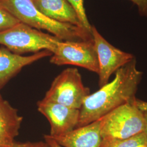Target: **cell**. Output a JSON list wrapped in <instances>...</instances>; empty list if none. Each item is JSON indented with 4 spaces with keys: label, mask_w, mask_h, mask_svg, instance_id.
Returning <instances> with one entry per match:
<instances>
[{
    "label": "cell",
    "mask_w": 147,
    "mask_h": 147,
    "mask_svg": "<svg viewBox=\"0 0 147 147\" xmlns=\"http://www.w3.org/2000/svg\"><path fill=\"white\" fill-rule=\"evenodd\" d=\"M115 73L112 81L86 98L80 109L76 128L97 121L117 107L136 99L142 73L137 69L135 58Z\"/></svg>",
    "instance_id": "cell-1"
},
{
    "label": "cell",
    "mask_w": 147,
    "mask_h": 147,
    "mask_svg": "<svg viewBox=\"0 0 147 147\" xmlns=\"http://www.w3.org/2000/svg\"><path fill=\"white\" fill-rule=\"evenodd\" d=\"M0 5L19 21L37 30H44L63 41L93 40L84 28L55 21L43 14L31 0H0Z\"/></svg>",
    "instance_id": "cell-2"
},
{
    "label": "cell",
    "mask_w": 147,
    "mask_h": 147,
    "mask_svg": "<svg viewBox=\"0 0 147 147\" xmlns=\"http://www.w3.org/2000/svg\"><path fill=\"white\" fill-rule=\"evenodd\" d=\"M61 40L54 36L38 31L21 22L0 32V44L19 55L42 50H48L53 53Z\"/></svg>",
    "instance_id": "cell-3"
},
{
    "label": "cell",
    "mask_w": 147,
    "mask_h": 147,
    "mask_svg": "<svg viewBox=\"0 0 147 147\" xmlns=\"http://www.w3.org/2000/svg\"><path fill=\"white\" fill-rule=\"evenodd\" d=\"M135 100L121 105L102 117V138L126 139L144 131V113L137 107Z\"/></svg>",
    "instance_id": "cell-4"
},
{
    "label": "cell",
    "mask_w": 147,
    "mask_h": 147,
    "mask_svg": "<svg viewBox=\"0 0 147 147\" xmlns=\"http://www.w3.org/2000/svg\"><path fill=\"white\" fill-rule=\"evenodd\" d=\"M89 94L90 90L83 84L78 70L69 68L53 80L42 99L80 110Z\"/></svg>",
    "instance_id": "cell-5"
},
{
    "label": "cell",
    "mask_w": 147,
    "mask_h": 147,
    "mask_svg": "<svg viewBox=\"0 0 147 147\" xmlns=\"http://www.w3.org/2000/svg\"><path fill=\"white\" fill-rule=\"evenodd\" d=\"M57 65H73L99 73V62L93 39L86 41H63L58 42L50 58Z\"/></svg>",
    "instance_id": "cell-6"
},
{
    "label": "cell",
    "mask_w": 147,
    "mask_h": 147,
    "mask_svg": "<svg viewBox=\"0 0 147 147\" xmlns=\"http://www.w3.org/2000/svg\"><path fill=\"white\" fill-rule=\"evenodd\" d=\"M91 32L99 62V85L101 87L108 83L112 74L135 57L111 45L94 26H92Z\"/></svg>",
    "instance_id": "cell-7"
},
{
    "label": "cell",
    "mask_w": 147,
    "mask_h": 147,
    "mask_svg": "<svg viewBox=\"0 0 147 147\" xmlns=\"http://www.w3.org/2000/svg\"><path fill=\"white\" fill-rule=\"evenodd\" d=\"M37 107L39 112L49 121L51 136H59L76 128L80 117L79 109L43 99L37 102Z\"/></svg>",
    "instance_id": "cell-8"
},
{
    "label": "cell",
    "mask_w": 147,
    "mask_h": 147,
    "mask_svg": "<svg viewBox=\"0 0 147 147\" xmlns=\"http://www.w3.org/2000/svg\"><path fill=\"white\" fill-rule=\"evenodd\" d=\"M101 123L102 118L62 135L50 136L62 147H100Z\"/></svg>",
    "instance_id": "cell-9"
},
{
    "label": "cell",
    "mask_w": 147,
    "mask_h": 147,
    "mask_svg": "<svg viewBox=\"0 0 147 147\" xmlns=\"http://www.w3.org/2000/svg\"><path fill=\"white\" fill-rule=\"evenodd\" d=\"M52 55L51 51L42 50L31 56H23L11 52L5 47H0V89L24 67Z\"/></svg>",
    "instance_id": "cell-10"
},
{
    "label": "cell",
    "mask_w": 147,
    "mask_h": 147,
    "mask_svg": "<svg viewBox=\"0 0 147 147\" xmlns=\"http://www.w3.org/2000/svg\"><path fill=\"white\" fill-rule=\"evenodd\" d=\"M31 1L37 9L48 18L59 22L84 28L76 11L67 0Z\"/></svg>",
    "instance_id": "cell-11"
},
{
    "label": "cell",
    "mask_w": 147,
    "mask_h": 147,
    "mask_svg": "<svg viewBox=\"0 0 147 147\" xmlns=\"http://www.w3.org/2000/svg\"><path fill=\"white\" fill-rule=\"evenodd\" d=\"M22 121L18 111L0 96V137L13 143L19 134Z\"/></svg>",
    "instance_id": "cell-12"
},
{
    "label": "cell",
    "mask_w": 147,
    "mask_h": 147,
    "mask_svg": "<svg viewBox=\"0 0 147 147\" xmlns=\"http://www.w3.org/2000/svg\"><path fill=\"white\" fill-rule=\"evenodd\" d=\"M100 147H147V138L143 132L126 139L102 138Z\"/></svg>",
    "instance_id": "cell-13"
},
{
    "label": "cell",
    "mask_w": 147,
    "mask_h": 147,
    "mask_svg": "<svg viewBox=\"0 0 147 147\" xmlns=\"http://www.w3.org/2000/svg\"><path fill=\"white\" fill-rule=\"evenodd\" d=\"M76 11L82 26L84 29L92 33V25L90 24L84 9V0H67Z\"/></svg>",
    "instance_id": "cell-14"
},
{
    "label": "cell",
    "mask_w": 147,
    "mask_h": 147,
    "mask_svg": "<svg viewBox=\"0 0 147 147\" xmlns=\"http://www.w3.org/2000/svg\"><path fill=\"white\" fill-rule=\"evenodd\" d=\"M20 22L0 5V32L3 31Z\"/></svg>",
    "instance_id": "cell-15"
},
{
    "label": "cell",
    "mask_w": 147,
    "mask_h": 147,
    "mask_svg": "<svg viewBox=\"0 0 147 147\" xmlns=\"http://www.w3.org/2000/svg\"><path fill=\"white\" fill-rule=\"evenodd\" d=\"M136 5L139 14L143 17L147 18V0H129Z\"/></svg>",
    "instance_id": "cell-16"
},
{
    "label": "cell",
    "mask_w": 147,
    "mask_h": 147,
    "mask_svg": "<svg viewBox=\"0 0 147 147\" xmlns=\"http://www.w3.org/2000/svg\"><path fill=\"white\" fill-rule=\"evenodd\" d=\"M17 147H51L47 142H26L18 143Z\"/></svg>",
    "instance_id": "cell-17"
},
{
    "label": "cell",
    "mask_w": 147,
    "mask_h": 147,
    "mask_svg": "<svg viewBox=\"0 0 147 147\" xmlns=\"http://www.w3.org/2000/svg\"><path fill=\"white\" fill-rule=\"evenodd\" d=\"M135 104L137 107L143 112L147 111V102L136 99Z\"/></svg>",
    "instance_id": "cell-18"
},
{
    "label": "cell",
    "mask_w": 147,
    "mask_h": 147,
    "mask_svg": "<svg viewBox=\"0 0 147 147\" xmlns=\"http://www.w3.org/2000/svg\"><path fill=\"white\" fill-rule=\"evenodd\" d=\"M44 139L45 140V142L51 147H62L59 144H58V143L56 142L50 135H45Z\"/></svg>",
    "instance_id": "cell-19"
},
{
    "label": "cell",
    "mask_w": 147,
    "mask_h": 147,
    "mask_svg": "<svg viewBox=\"0 0 147 147\" xmlns=\"http://www.w3.org/2000/svg\"><path fill=\"white\" fill-rule=\"evenodd\" d=\"M11 143L7 142L5 140L0 137V147H10L13 144V143Z\"/></svg>",
    "instance_id": "cell-20"
},
{
    "label": "cell",
    "mask_w": 147,
    "mask_h": 147,
    "mask_svg": "<svg viewBox=\"0 0 147 147\" xmlns=\"http://www.w3.org/2000/svg\"><path fill=\"white\" fill-rule=\"evenodd\" d=\"M144 116H145V118H146V129H145V130L144 132L145 133V135H146V136L147 138V111L146 112H144Z\"/></svg>",
    "instance_id": "cell-21"
},
{
    "label": "cell",
    "mask_w": 147,
    "mask_h": 147,
    "mask_svg": "<svg viewBox=\"0 0 147 147\" xmlns=\"http://www.w3.org/2000/svg\"><path fill=\"white\" fill-rule=\"evenodd\" d=\"M18 147V143H16V142H14V143H13V146H11V147Z\"/></svg>",
    "instance_id": "cell-22"
},
{
    "label": "cell",
    "mask_w": 147,
    "mask_h": 147,
    "mask_svg": "<svg viewBox=\"0 0 147 147\" xmlns=\"http://www.w3.org/2000/svg\"><path fill=\"white\" fill-rule=\"evenodd\" d=\"M12 146H13V145H12Z\"/></svg>",
    "instance_id": "cell-23"
},
{
    "label": "cell",
    "mask_w": 147,
    "mask_h": 147,
    "mask_svg": "<svg viewBox=\"0 0 147 147\" xmlns=\"http://www.w3.org/2000/svg\"><path fill=\"white\" fill-rule=\"evenodd\" d=\"M0 96H1V95H0Z\"/></svg>",
    "instance_id": "cell-24"
}]
</instances>
